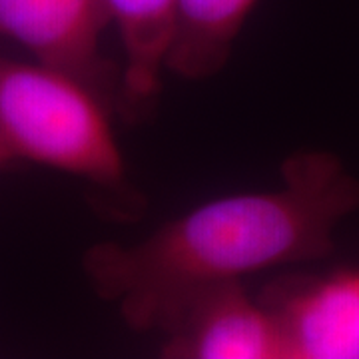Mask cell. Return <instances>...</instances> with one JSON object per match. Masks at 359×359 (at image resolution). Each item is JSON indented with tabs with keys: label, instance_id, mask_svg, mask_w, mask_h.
<instances>
[{
	"label": "cell",
	"instance_id": "6da1fadb",
	"mask_svg": "<svg viewBox=\"0 0 359 359\" xmlns=\"http://www.w3.org/2000/svg\"><path fill=\"white\" fill-rule=\"evenodd\" d=\"M358 208L359 182L339 158L302 152L285 160L282 186L198 205L138 244H94L82 266L104 304L148 334L200 287L330 256Z\"/></svg>",
	"mask_w": 359,
	"mask_h": 359
},
{
	"label": "cell",
	"instance_id": "7a4b0ae2",
	"mask_svg": "<svg viewBox=\"0 0 359 359\" xmlns=\"http://www.w3.org/2000/svg\"><path fill=\"white\" fill-rule=\"evenodd\" d=\"M0 142L16 160L118 188L126 164L100 92L56 68L0 56Z\"/></svg>",
	"mask_w": 359,
	"mask_h": 359
},
{
	"label": "cell",
	"instance_id": "3957f363",
	"mask_svg": "<svg viewBox=\"0 0 359 359\" xmlns=\"http://www.w3.org/2000/svg\"><path fill=\"white\" fill-rule=\"evenodd\" d=\"M168 359H290L273 311L242 280L212 283L182 297L156 327Z\"/></svg>",
	"mask_w": 359,
	"mask_h": 359
},
{
	"label": "cell",
	"instance_id": "277c9868",
	"mask_svg": "<svg viewBox=\"0 0 359 359\" xmlns=\"http://www.w3.org/2000/svg\"><path fill=\"white\" fill-rule=\"evenodd\" d=\"M110 25L104 0H0V36L25 46L34 60L86 82L106 96L110 66L100 36Z\"/></svg>",
	"mask_w": 359,
	"mask_h": 359
},
{
	"label": "cell",
	"instance_id": "5b68a950",
	"mask_svg": "<svg viewBox=\"0 0 359 359\" xmlns=\"http://www.w3.org/2000/svg\"><path fill=\"white\" fill-rule=\"evenodd\" d=\"M259 299L280 321L290 359H359V266L283 278Z\"/></svg>",
	"mask_w": 359,
	"mask_h": 359
},
{
	"label": "cell",
	"instance_id": "8992f818",
	"mask_svg": "<svg viewBox=\"0 0 359 359\" xmlns=\"http://www.w3.org/2000/svg\"><path fill=\"white\" fill-rule=\"evenodd\" d=\"M124 48L120 102L138 120L154 108L166 74V54L176 0H104Z\"/></svg>",
	"mask_w": 359,
	"mask_h": 359
},
{
	"label": "cell",
	"instance_id": "52a82bcc",
	"mask_svg": "<svg viewBox=\"0 0 359 359\" xmlns=\"http://www.w3.org/2000/svg\"><path fill=\"white\" fill-rule=\"evenodd\" d=\"M257 0H176L166 72L190 82L218 76L228 66Z\"/></svg>",
	"mask_w": 359,
	"mask_h": 359
},
{
	"label": "cell",
	"instance_id": "ba28073f",
	"mask_svg": "<svg viewBox=\"0 0 359 359\" xmlns=\"http://www.w3.org/2000/svg\"><path fill=\"white\" fill-rule=\"evenodd\" d=\"M14 162V158L11 156V152L4 148V144L0 142V170H4L6 166H11Z\"/></svg>",
	"mask_w": 359,
	"mask_h": 359
}]
</instances>
